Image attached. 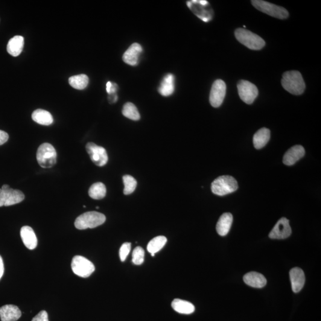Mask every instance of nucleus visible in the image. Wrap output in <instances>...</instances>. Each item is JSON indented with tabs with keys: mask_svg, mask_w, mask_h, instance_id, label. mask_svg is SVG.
Masks as SVG:
<instances>
[{
	"mask_svg": "<svg viewBox=\"0 0 321 321\" xmlns=\"http://www.w3.org/2000/svg\"><path fill=\"white\" fill-rule=\"evenodd\" d=\"M193 13L203 22H208L214 16V12L209 2L205 0H193L187 2Z\"/></svg>",
	"mask_w": 321,
	"mask_h": 321,
	"instance_id": "7",
	"label": "nucleus"
},
{
	"mask_svg": "<svg viewBox=\"0 0 321 321\" xmlns=\"http://www.w3.org/2000/svg\"><path fill=\"white\" fill-rule=\"evenodd\" d=\"M32 118L34 121L43 125H51L53 122V118L50 113L42 109H38L32 113Z\"/></svg>",
	"mask_w": 321,
	"mask_h": 321,
	"instance_id": "25",
	"label": "nucleus"
},
{
	"mask_svg": "<svg viewBox=\"0 0 321 321\" xmlns=\"http://www.w3.org/2000/svg\"><path fill=\"white\" fill-rule=\"evenodd\" d=\"M172 308L178 313L189 315L194 313L195 308L192 303L179 299H176L171 303Z\"/></svg>",
	"mask_w": 321,
	"mask_h": 321,
	"instance_id": "24",
	"label": "nucleus"
},
{
	"mask_svg": "<svg viewBox=\"0 0 321 321\" xmlns=\"http://www.w3.org/2000/svg\"><path fill=\"white\" fill-rule=\"evenodd\" d=\"M122 180L124 185V194L128 195L132 194L137 186V182L135 178L130 175H125L122 177Z\"/></svg>",
	"mask_w": 321,
	"mask_h": 321,
	"instance_id": "30",
	"label": "nucleus"
},
{
	"mask_svg": "<svg viewBox=\"0 0 321 321\" xmlns=\"http://www.w3.org/2000/svg\"><path fill=\"white\" fill-rule=\"evenodd\" d=\"M69 84L75 89L82 90L86 88L89 83V78L84 74L74 76L69 79Z\"/></svg>",
	"mask_w": 321,
	"mask_h": 321,
	"instance_id": "28",
	"label": "nucleus"
},
{
	"mask_svg": "<svg viewBox=\"0 0 321 321\" xmlns=\"http://www.w3.org/2000/svg\"><path fill=\"white\" fill-rule=\"evenodd\" d=\"M20 236L25 246L30 250L36 249L38 241L34 230L29 226H23L20 230Z\"/></svg>",
	"mask_w": 321,
	"mask_h": 321,
	"instance_id": "18",
	"label": "nucleus"
},
{
	"mask_svg": "<svg viewBox=\"0 0 321 321\" xmlns=\"http://www.w3.org/2000/svg\"><path fill=\"white\" fill-rule=\"evenodd\" d=\"M22 316V312L17 306L6 305L0 308L1 321H17Z\"/></svg>",
	"mask_w": 321,
	"mask_h": 321,
	"instance_id": "17",
	"label": "nucleus"
},
{
	"mask_svg": "<svg viewBox=\"0 0 321 321\" xmlns=\"http://www.w3.org/2000/svg\"><path fill=\"white\" fill-rule=\"evenodd\" d=\"M291 234V229L287 218H282L277 222L276 226L271 230L269 237L273 239H284Z\"/></svg>",
	"mask_w": 321,
	"mask_h": 321,
	"instance_id": "13",
	"label": "nucleus"
},
{
	"mask_svg": "<svg viewBox=\"0 0 321 321\" xmlns=\"http://www.w3.org/2000/svg\"><path fill=\"white\" fill-rule=\"evenodd\" d=\"M251 2L256 9L276 18L284 19L288 17V11L284 7L262 0H253Z\"/></svg>",
	"mask_w": 321,
	"mask_h": 321,
	"instance_id": "6",
	"label": "nucleus"
},
{
	"mask_svg": "<svg viewBox=\"0 0 321 321\" xmlns=\"http://www.w3.org/2000/svg\"><path fill=\"white\" fill-rule=\"evenodd\" d=\"M86 150L92 161L95 165L103 167L107 164L109 158L105 148L96 145L94 143L89 142L86 146Z\"/></svg>",
	"mask_w": 321,
	"mask_h": 321,
	"instance_id": "10",
	"label": "nucleus"
},
{
	"mask_svg": "<svg viewBox=\"0 0 321 321\" xmlns=\"http://www.w3.org/2000/svg\"><path fill=\"white\" fill-rule=\"evenodd\" d=\"M10 188V186L7 185H4L2 186L1 189L2 190H7L8 189Z\"/></svg>",
	"mask_w": 321,
	"mask_h": 321,
	"instance_id": "37",
	"label": "nucleus"
},
{
	"mask_svg": "<svg viewBox=\"0 0 321 321\" xmlns=\"http://www.w3.org/2000/svg\"><path fill=\"white\" fill-rule=\"evenodd\" d=\"M8 138H9V136H8L7 133L4 132V131L0 130V146L7 142Z\"/></svg>",
	"mask_w": 321,
	"mask_h": 321,
	"instance_id": "34",
	"label": "nucleus"
},
{
	"mask_svg": "<svg viewBox=\"0 0 321 321\" xmlns=\"http://www.w3.org/2000/svg\"><path fill=\"white\" fill-rule=\"evenodd\" d=\"M238 183L234 177L230 176H222L212 183L211 191L213 194L218 196L231 194L237 191Z\"/></svg>",
	"mask_w": 321,
	"mask_h": 321,
	"instance_id": "4",
	"label": "nucleus"
},
{
	"mask_svg": "<svg viewBox=\"0 0 321 321\" xmlns=\"http://www.w3.org/2000/svg\"><path fill=\"white\" fill-rule=\"evenodd\" d=\"M107 189L104 184L101 182L95 183L90 186L88 194L93 200H101L106 197Z\"/></svg>",
	"mask_w": 321,
	"mask_h": 321,
	"instance_id": "27",
	"label": "nucleus"
},
{
	"mask_svg": "<svg viewBox=\"0 0 321 321\" xmlns=\"http://www.w3.org/2000/svg\"><path fill=\"white\" fill-rule=\"evenodd\" d=\"M290 279L293 292H299L305 282V276L303 271L298 267L293 268L290 271Z\"/></svg>",
	"mask_w": 321,
	"mask_h": 321,
	"instance_id": "15",
	"label": "nucleus"
},
{
	"mask_svg": "<svg viewBox=\"0 0 321 321\" xmlns=\"http://www.w3.org/2000/svg\"><path fill=\"white\" fill-rule=\"evenodd\" d=\"M235 37L239 42L252 50H259L265 45L264 40L262 38L245 29H236Z\"/></svg>",
	"mask_w": 321,
	"mask_h": 321,
	"instance_id": "3",
	"label": "nucleus"
},
{
	"mask_svg": "<svg viewBox=\"0 0 321 321\" xmlns=\"http://www.w3.org/2000/svg\"><path fill=\"white\" fill-rule=\"evenodd\" d=\"M245 283L250 287L262 288L267 284V279L262 274L256 272H250L243 277Z\"/></svg>",
	"mask_w": 321,
	"mask_h": 321,
	"instance_id": "20",
	"label": "nucleus"
},
{
	"mask_svg": "<svg viewBox=\"0 0 321 321\" xmlns=\"http://www.w3.org/2000/svg\"><path fill=\"white\" fill-rule=\"evenodd\" d=\"M122 113L125 118L132 120H139L141 118L138 109L133 103H127L125 104L122 110Z\"/></svg>",
	"mask_w": 321,
	"mask_h": 321,
	"instance_id": "29",
	"label": "nucleus"
},
{
	"mask_svg": "<svg viewBox=\"0 0 321 321\" xmlns=\"http://www.w3.org/2000/svg\"><path fill=\"white\" fill-rule=\"evenodd\" d=\"M167 241V239L165 236H160L154 238L149 242L147 246L148 252L151 254L152 256H154L155 254L159 252L164 247Z\"/></svg>",
	"mask_w": 321,
	"mask_h": 321,
	"instance_id": "26",
	"label": "nucleus"
},
{
	"mask_svg": "<svg viewBox=\"0 0 321 321\" xmlns=\"http://www.w3.org/2000/svg\"><path fill=\"white\" fill-rule=\"evenodd\" d=\"M305 150L302 145H295L288 150L283 157V163L286 165H293L302 159Z\"/></svg>",
	"mask_w": 321,
	"mask_h": 321,
	"instance_id": "14",
	"label": "nucleus"
},
{
	"mask_svg": "<svg viewBox=\"0 0 321 321\" xmlns=\"http://www.w3.org/2000/svg\"><path fill=\"white\" fill-rule=\"evenodd\" d=\"M174 77L173 75L168 74L163 79L159 89V93L164 96H168L174 92Z\"/></svg>",
	"mask_w": 321,
	"mask_h": 321,
	"instance_id": "23",
	"label": "nucleus"
},
{
	"mask_svg": "<svg viewBox=\"0 0 321 321\" xmlns=\"http://www.w3.org/2000/svg\"><path fill=\"white\" fill-rule=\"evenodd\" d=\"M270 130L267 128H262L257 131L254 135L253 142L254 147L257 150L264 148L267 144L270 139Z\"/></svg>",
	"mask_w": 321,
	"mask_h": 321,
	"instance_id": "22",
	"label": "nucleus"
},
{
	"mask_svg": "<svg viewBox=\"0 0 321 321\" xmlns=\"http://www.w3.org/2000/svg\"><path fill=\"white\" fill-rule=\"evenodd\" d=\"M24 46V39L22 36H15L8 42L7 50L13 57L19 56L22 53Z\"/></svg>",
	"mask_w": 321,
	"mask_h": 321,
	"instance_id": "21",
	"label": "nucleus"
},
{
	"mask_svg": "<svg viewBox=\"0 0 321 321\" xmlns=\"http://www.w3.org/2000/svg\"><path fill=\"white\" fill-rule=\"evenodd\" d=\"M24 199V194L19 190L0 189V207L15 205L22 202Z\"/></svg>",
	"mask_w": 321,
	"mask_h": 321,
	"instance_id": "11",
	"label": "nucleus"
},
{
	"mask_svg": "<svg viewBox=\"0 0 321 321\" xmlns=\"http://www.w3.org/2000/svg\"><path fill=\"white\" fill-rule=\"evenodd\" d=\"M71 267L76 275L87 278L94 272L95 266L88 259L81 256H75L72 259Z\"/></svg>",
	"mask_w": 321,
	"mask_h": 321,
	"instance_id": "8",
	"label": "nucleus"
},
{
	"mask_svg": "<svg viewBox=\"0 0 321 321\" xmlns=\"http://www.w3.org/2000/svg\"><path fill=\"white\" fill-rule=\"evenodd\" d=\"M142 52V48L138 43H134L124 52L122 60L128 65L136 66L138 64L140 55Z\"/></svg>",
	"mask_w": 321,
	"mask_h": 321,
	"instance_id": "16",
	"label": "nucleus"
},
{
	"mask_svg": "<svg viewBox=\"0 0 321 321\" xmlns=\"http://www.w3.org/2000/svg\"><path fill=\"white\" fill-rule=\"evenodd\" d=\"M131 250V243L125 242L122 244L120 249L119 255L121 261L124 262L125 259L127 258L128 254H129Z\"/></svg>",
	"mask_w": 321,
	"mask_h": 321,
	"instance_id": "32",
	"label": "nucleus"
},
{
	"mask_svg": "<svg viewBox=\"0 0 321 321\" xmlns=\"http://www.w3.org/2000/svg\"><path fill=\"white\" fill-rule=\"evenodd\" d=\"M106 90L108 93H109L111 87L112 86V83L111 81H108L107 83Z\"/></svg>",
	"mask_w": 321,
	"mask_h": 321,
	"instance_id": "36",
	"label": "nucleus"
},
{
	"mask_svg": "<svg viewBox=\"0 0 321 321\" xmlns=\"http://www.w3.org/2000/svg\"><path fill=\"white\" fill-rule=\"evenodd\" d=\"M4 271V267L3 261H2V257L0 255V279H1L2 276H3Z\"/></svg>",
	"mask_w": 321,
	"mask_h": 321,
	"instance_id": "35",
	"label": "nucleus"
},
{
	"mask_svg": "<svg viewBox=\"0 0 321 321\" xmlns=\"http://www.w3.org/2000/svg\"><path fill=\"white\" fill-rule=\"evenodd\" d=\"M106 220V216L101 213L87 212L79 216L75 221V226L79 230L93 229L103 224Z\"/></svg>",
	"mask_w": 321,
	"mask_h": 321,
	"instance_id": "2",
	"label": "nucleus"
},
{
	"mask_svg": "<svg viewBox=\"0 0 321 321\" xmlns=\"http://www.w3.org/2000/svg\"><path fill=\"white\" fill-rule=\"evenodd\" d=\"M233 215L230 213H224L219 219L216 230L219 235L225 236L228 234L233 223Z\"/></svg>",
	"mask_w": 321,
	"mask_h": 321,
	"instance_id": "19",
	"label": "nucleus"
},
{
	"mask_svg": "<svg viewBox=\"0 0 321 321\" xmlns=\"http://www.w3.org/2000/svg\"><path fill=\"white\" fill-rule=\"evenodd\" d=\"M239 95L241 100L247 104H252L258 95V89L250 81L241 80L238 83Z\"/></svg>",
	"mask_w": 321,
	"mask_h": 321,
	"instance_id": "9",
	"label": "nucleus"
},
{
	"mask_svg": "<svg viewBox=\"0 0 321 321\" xmlns=\"http://www.w3.org/2000/svg\"><path fill=\"white\" fill-rule=\"evenodd\" d=\"M32 321H49L47 312L45 311H40L32 319Z\"/></svg>",
	"mask_w": 321,
	"mask_h": 321,
	"instance_id": "33",
	"label": "nucleus"
},
{
	"mask_svg": "<svg viewBox=\"0 0 321 321\" xmlns=\"http://www.w3.org/2000/svg\"><path fill=\"white\" fill-rule=\"evenodd\" d=\"M145 251L143 248L138 246L133 250L132 253V262L135 265H140L144 263Z\"/></svg>",
	"mask_w": 321,
	"mask_h": 321,
	"instance_id": "31",
	"label": "nucleus"
},
{
	"mask_svg": "<svg viewBox=\"0 0 321 321\" xmlns=\"http://www.w3.org/2000/svg\"><path fill=\"white\" fill-rule=\"evenodd\" d=\"M281 84L284 89L291 94L299 95L305 91V83L298 71H288L282 75Z\"/></svg>",
	"mask_w": 321,
	"mask_h": 321,
	"instance_id": "1",
	"label": "nucleus"
},
{
	"mask_svg": "<svg viewBox=\"0 0 321 321\" xmlns=\"http://www.w3.org/2000/svg\"><path fill=\"white\" fill-rule=\"evenodd\" d=\"M37 159L40 167L45 168H51L56 163V151L53 146L45 143L40 145L38 150Z\"/></svg>",
	"mask_w": 321,
	"mask_h": 321,
	"instance_id": "5",
	"label": "nucleus"
},
{
	"mask_svg": "<svg viewBox=\"0 0 321 321\" xmlns=\"http://www.w3.org/2000/svg\"><path fill=\"white\" fill-rule=\"evenodd\" d=\"M96 209H98V208H99V206H96Z\"/></svg>",
	"mask_w": 321,
	"mask_h": 321,
	"instance_id": "38",
	"label": "nucleus"
},
{
	"mask_svg": "<svg viewBox=\"0 0 321 321\" xmlns=\"http://www.w3.org/2000/svg\"><path fill=\"white\" fill-rule=\"evenodd\" d=\"M226 93V84L223 80H218L212 86L209 95V102L213 107L221 106Z\"/></svg>",
	"mask_w": 321,
	"mask_h": 321,
	"instance_id": "12",
	"label": "nucleus"
}]
</instances>
